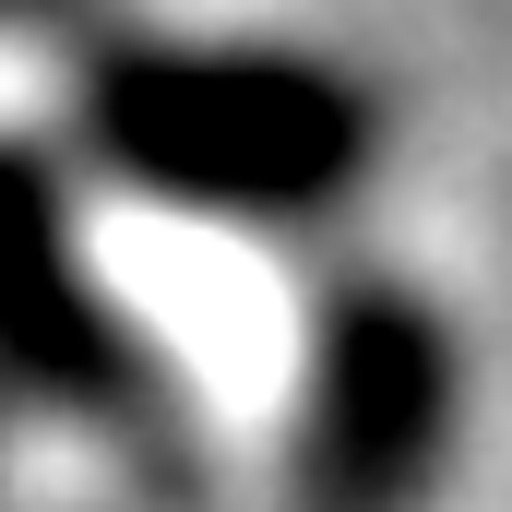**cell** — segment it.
<instances>
[{"mask_svg": "<svg viewBox=\"0 0 512 512\" xmlns=\"http://www.w3.org/2000/svg\"><path fill=\"white\" fill-rule=\"evenodd\" d=\"M60 143L96 191L239 227V239H310L370 203L393 167L382 84L310 36H179L131 24L72 60Z\"/></svg>", "mask_w": 512, "mask_h": 512, "instance_id": "cell-1", "label": "cell"}, {"mask_svg": "<svg viewBox=\"0 0 512 512\" xmlns=\"http://www.w3.org/2000/svg\"><path fill=\"white\" fill-rule=\"evenodd\" d=\"M465 322L405 262H334L298 310L274 512H429L465 453Z\"/></svg>", "mask_w": 512, "mask_h": 512, "instance_id": "cell-2", "label": "cell"}, {"mask_svg": "<svg viewBox=\"0 0 512 512\" xmlns=\"http://www.w3.org/2000/svg\"><path fill=\"white\" fill-rule=\"evenodd\" d=\"M0 417L143 453L167 429V358L84 251V167L60 131H0Z\"/></svg>", "mask_w": 512, "mask_h": 512, "instance_id": "cell-3", "label": "cell"}]
</instances>
